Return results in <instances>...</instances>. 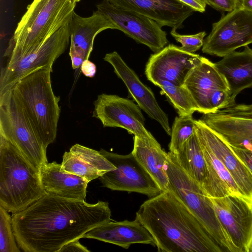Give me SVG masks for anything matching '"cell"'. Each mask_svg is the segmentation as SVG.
Returning a JSON list of instances; mask_svg holds the SVG:
<instances>
[{
  "label": "cell",
  "mask_w": 252,
  "mask_h": 252,
  "mask_svg": "<svg viewBox=\"0 0 252 252\" xmlns=\"http://www.w3.org/2000/svg\"><path fill=\"white\" fill-rule=\"evenodd\" d=\"M230 147L252 173V151L230 146Z\"/></svg>",
  "instance_id": "cell-34"
},
{
  "label": "cell",
  "mask_w": 252,
  "mask_h": 252,
  "mask_svg": "<svg viewBox=\"0 0 252 252\" xmlns=\"http://www.w3.org/2000/svg\"><path fill=\"white\" fill-rule=\"evenodd\" d=\"M200 119L229 146L252 151V103H235Z\"/></svg>",
  "instance_id": "cell-14"
},
{
  "label": "cell",
  "mask_w": 252,
  "mask_h": 252,
  "mask_svg": "<svg viewBox=\"0 0 252 252\" xmlns=\"http://www.w3.org/2000/svg\"><path fill=\"white\" fill-rule=\"evenodd\" d=\"M70 46L82 50L89 60L93 49L94 38L107 29H115L114 23L105 14L96 10L88 17L74 12L70 22Z\"/></svg>",
  "instance_id": "cell-24"
},
{
  "label": "cell",
  "mask_w": 252,
  "mask_h": 252,
  "mask_svg": "<svg viewBox=\"0 0 252 252\" xmlns=\"http://www.w3.org/2000/svg\"><path fill=\"white\" fill-rule=\"evenodd\" d=\"M217 216L239 252L252 248V203L242 196L229 194L211 198Z\"/></svg>",
  "instance_id": "cell-15"
},
{
  "label": "cell",
  "mask_w": 252,
  "mask_h": 252,
  "mask_svg": "<svg viewBox=\"0 0 252 252\" xmlns=\"http://www.w3.org/2000/svg\"><path fill=\"white\" fill-rule=\"evenodd\" d=\"M53 65L37 68L21 78L11 88L45 149L57 137L60 96L52 89Z\"/></svg>",
  "instance_id": "cell-4"
},
{
  "label": "cell",
  "mask_w": 252,
  "mask_h": 252,
  "mask_svg": "<svg viewBox=\"0 0 252 252\" xmlns=\"http://www.w3.org/2000/svg\"><path fill=\"white\" fill-rule=\"evenodd\" d=\"M170 34L178 42L181 44L182 46L180 48L182 50L194 53L203 46L206 33L205 32H201L193 34H181L176 32V29L172 28Z\"/></svg>",
  "instance_id": "cell-31"
},
{
  "label": "cell",
  "mask_w": 252,
  "mask_h": 252,
  "mask_svg": "<svg viewBox=\"0 0 252 252\" xmlns=\"http://www.w3.org/2000/svg\"><path fill=\"white\" fill-rule=\"evenodd\" d=\"M166 173L168 190L199 220L223 252H239L220 223L210 197L202 187L183 169L175 154L170 152L168 153Z\"/></svg>",
  "instance_id": "cell-6"
},
{
  "label": "cell",
  "mask_w": 252,
  "mask_h": 252,
  "mask_svg": "<svg viewBox=\"0 0 252 252\" xmlns=\"http://www.w3.org/2000/svg\"><path fill=\"white\" fill-rule=\"evenodd\" d=\"M81 71L86 77L93 78L94 76L96 67L95 64L89 60H85L81 66Z\"/></svg>",
  "instance_id": "cell-37"
},
{
  "label": "cell",
  "mask_w": 252,
  "mask_h": 252,
  "mask_svg": "<svg viewBox=\"0 0 252 252\" xmlns=\"http://www.w3.org/2000/svg\"><path fill=\"white\" fill-rule=\"evenodd\" d=\"M131 153L158 184L162 191L168 190V180L166 173L168 153L159 143L145 142L136 136L133 137Z\"/></svg>",
  "instance_id": "cell-25"
},
{
  "label": "cell",
  "mask_w": 252,
  "mask_h": 252,
  "mask_svg": "<svg viewBox=\"0 0 252 252\" xmlns=\"http://www.w3.org/2000/svg\"><path fill=\"white\" fill-rule=\"evenodd\" d=\"M45 193L39 171L13 144L0 136V206L16 213Z\"/></svg>",
  "instance_id": "cell-5"
},
{
  "label": "cell",
  "mask_w": 252,
  "mask_h": 252,
  "mask_svg": "<svg viewBox=\"0 0 252 252\" xmlns=\"http://www.w3.org/2000/svg\"><path fill=\"white\" fill-rule=\"evenodd\" d=\"M158 252H223L199 220L169 190L144 202L136 218Z\"/></svg>",
  "instance_id": "cell-2"
},
{
  "label": "cell",
  "mask_w": 252,
  "mask_h": 252,
  "mask_svg": "<svg viewBox=\"0 0 252 252\" xmlns=\"http://www.w3.org/2000/svg\"><path fill=\"white\" fill-rule=\"evenodd\" d=\"M79 239L71 241L64 245L58 252H90L86 247L82 245L79 241Z\"/></svg>",
  "instance_id": "cell-35"
},
{
  "label": "cell",
  "mask_w": 252,
  "mask_h": 252,
  "mask_svg": "<svg viewBox=\"0 0 252 252\" xmlns=\"http://www.w3.org/2000/svg\"><path fill=\"white\" fill-rule=\"evenodd\" d=\"M239 7L247 11L252 12V0H239Z\"/></svg>",
  "instance_id": "cell-38"
},
{
  "label": "cell",
  "mask_w": 252,
  "mask_h": 252,
  "mask_svg": "<svg viewBox=\"0 0 252 252\" xmlns=\"http://www.w3.org/2000/svg\"><path fill=\"white\" fill-rule=\"evenodd\" d=\"M252 43V12L238 7L213 23L205 38L203 53L223 57Z\"/></svg>",
  "instance_id": "cell-10"
},
{
  "label": "cell",
  "mask_w": 252,
  "mask_h": 252,
  "mask_svg": "<svg viewBox=\"0 0 252 252\" xmlns=\"http://www.w3.org/2000/svg\"><path fill=\"white\" fill-rule=\"evenodd\" d=\"M0 136L13 144L37 170L48 162L47 149L12 89L0 94Z\"/></svg>",
  "instance_id": "cell-7"
},
{
  "label": "cell",
  "mask_w": 252,
  "mask_h": 252,
  "mask_svg": "<svg viewBox=\"0 0 252 252\" xmlns=\"http://www.w3.org/2000/svg\"><path fill=\"white\" fill-rule=\"evenodd\" d=\"M93 117L99 120L104 127H120L145 142L159 143L146 128L141 109L132 100L101 94L94 102Z\"/></svg>",
  "instance_id": "cell-12"
},
{
  "label": "cell",
  "mask_w": 252,
  "mask_h": 252,
  "mask_svg": "<svg viewBox=\"0 0 252 252\" xmlns=\"http://www.w3.org/2000/svg\"><path fill=\"white\" fill-rule=\"evenodd\" d=\"M81 0H33L18 22L5 56L15 60L35 49L69 23Z\"/></svg>",
  "instance_id": "cell-3"
},
{
  "label": "cell",
  "mask_w": 252,
  "mask_h": 252,
  "mask_svg": "<svg viewBox=\"0 0 252 252\" xmlns=\"http://www.w3.org/2000/svg\"><path fill=\"white\" fill-rule=\"evenodd\" d=\"M99 152L116 167L99 178L103 187L112 190L139 193L150 198L162 192L131 152L121 155L102 149Z\"/></svg>",
  "instance_id": "cell-11"
},
{
  "label": "cell",
  "mask_w": 252,
  "mask_h": 252,
  "mask_svg": "<svg viewBox=\"0 0 252 252\" xmlns=\"http://www.w3.org/2000/svg\"><path fill=\"white\" fill-rule=\"evenodd\" d=\"M195 131L200 142L208 148L222 163L243 195L252 203V173L230 146L201 120H195Z\"/></svg>",
  "instance_id": "cell-18"
},
{
  "label": "cell",
  "mask_w": 252,
  "mask_h": 252,
  "mask_svg": "<svg viewBox=\"0 0 252 252\" xmlns=\"http://www.w3.org/2000/svg\"><path fill=\"white\" fill-rule=\"evenodd\" d=\"M103 60L112 66L114 72L124 83L129 94L141 109L157 121L170 136L171 128L167 115L159 106L152 90L141 82L117 52L106 54Z\"/></svg>",
  "instance_id": "cell-17"
},
{
  "label": "cell",
  "mask_w": 252,
  "mask_h": 252,
  "mask_svg": "<svg viewBox=\"0 0 252 252\" xmlns=\"http://www.w3.org/2000/svg\"><path fill=\"white\" fill-rule=\"evenodd\" d=\"M108 202L90 204L45 193L25 209L13 214L18 247L25 252H58L66 244L83 238L111 220Z\"/></svg>",
  "instance_id": "cell-1"
},
{
  "label": "cell",
  "mask_w": 252,
  "mask_h": 252,
  "mask_svg": "<svg viewBox=\"0 0 252 252\" xmlns=\"http://www.w3.org/2000/svg\"><path fill=\"white\" fill-rule=\"evenodd\" d=\"M69 56L73 69L79 68L83 61L86 59L85 52L79 48L70 46Z\"/></svg>",
  "instance_id": "cell-33"
},
{
  "label": "cell",
  "mask_w": 252,
  "mask_h": 252,
  "mask_svg": "<svg viewBox=\"0 0 252 252\" xmlns=\"http://www.w3.org/2000/svg\"><path fill=\"white\" fill-rule=\"evenodd\" d=\"M116 167L99 151L78 144L73 145L63 156L61 169L90 182Z\"/></svg>",
  "instance_id": "cell-21"
},
{
  "label": "cell",
  "mask_w": 252,
  "mask_h": 252,
  "mask_svg": "<svg viewBox=\"0 0 252 252\" xmlns=\"http://www.w3.org/2000/svg\"><path fill=\"white\" fill-rule=\"evenodd\" d=\"M191 8L195 11L203 13L205 11L206 3L205 0H177Z\"/></svg>",
  "instance_id": "cell-36"
},
{
  "label": "cell",
  "mask_w": 252,
  "mask_h": 252,
  "mask_svg": "<svg viewBox=\"0 0 252 252\" xmlns=\"http://www.w3.org/2000/svg\"><path fill=\"white\" fill-rule=\"evenodd\" d=\"M174 154L183 169L203 188L207 178L208 169L195 128L192 135Z\"/></svg>",
  "instance_id": "cell-27"
},
{
  "label": "cell",
  "mask_w": 252,
  "mask_h": 252,
  "mask_svg": "<svg viewBox=\"0 0 252 252\" xmlns=\"http://www.w3.org/2000/svg\"><path fill=\"white\" fill-rule=\"evenodd\" d=\"M97 10L105 14L119 30L138 43L148 47L154 53L168 43L166 32L156 21L133 11L114 6L103 1L96 4Z\"/></svg>",
  "instance_id": "cell-13"
},
{
  "label": "cell",
  "mask_w": 252,
  "mask_h": 252,
  "mask_svg": "<svg viewBox=\"0 0 252 252\" xmlns=\"http://www.w3.org/2000/svg\"><path fill=\"white\" fill-rule=\"evenodd\" d=\"M200 144L208 169L207 178L203 189L209 196L218 198L232 194L245 197L222 163L208 148L201 143Z\"/></svg>",
  "instance_id": "cell-26"
},
{
  "label": "cell",
  "mask_w": 252,
  "mask_h": 252,
  "mask_svg": "<svg viewBox=\"0 0 252 252\" xmlns=\"http://www.w3.org/2000/svg\"><path fill=\"white\" fill-rule=\"evenodd\" d=\"M61 163L47 162L40 168V177L46 193L62 198L85 200L88 183L86 179L61 169Z\"/></svg>",
  "instance_id": "cell-22"
},
{
  "label": "cell",
  "mask_w": 252,
  "mask_h": 252,
  "mask_svg": "<svg viewBox=\"0 0 252 252\" xmlns=\"http://www.w3.org/2000/svg\"><path fill=\"white\" fill-rule=\"evenodd\" d=\"M159 87L178 111L179 116L192 115L197 111L196 104L188 90L183 85L162 81L156 85Z\"/></svg>",
  "instance_id": "cell-28"
},
{
  "label": "cell",
  "mask_w": 252,
  "mask_h": 252,
  "mask_svg": "<svg viewBox=\"0 0 252 252\" xmlns=\"http://www.w3.org/2000/svg\"><path fill=\"white\" fill-rule=\"evenodd\" d=\"M121 8L148 17L162 27H183L185 20L195 11L177 0H102Z\"/></svg>",
  "instance_id": "cell-19"
},
{
  "label": "cell",
  "mask_w": 252,
  "mask_h": 252,
  "mask_svg": "<svg viewBox=\"0 0 252 252\" xmlns=\"http://www.w3.org/2000/svg\"><path fill=\"white\" fill-rule=\"evenodd\" d=\"M70 22L32 51L7 62L0 71V94L11 89L21 78L31 71L44 66L53 65L68 45Z\"/></svg>",
  "instance_id": "cell-9"
},
{
  "label": "cell",
  "mask_w": 252,
  "mask_h": 252,
  "mask_svg": "<svg viewBox=\"0 0 252 252\" xmlns=\"http://www.w3.org/2000/svg\"><path fill=\"white\" fill-rule=\"evenodd\" d=\"M0 206V252H20L14 234L12 217Z\"/></svg>",
  "instance_id": "cell-30"
},
{
  "label": "cell",
  "mask_w": 252,
  "mask_h": 252,
  "mask_svg": "<svg viewBox=\"0 0 252 252\" xmlns=\"http://www.w3.org/2000/svg\"><path fill=\"white\" fill-rule=\"evenodd\" d=\"M202 57L170 44L150 56L145 73L147 79L156 86L162 81L182 86L189 73L200 63Z\"/></svg>",
  "instance_id": "cell-16"
},
{
  "label": "cell",
  "mask_w": 252,
  "mask_h": 252,
  "mask_svg": "<svg viewBox=\"0 0 252 252\" xmlns=\"http://www.w3.org/2000/svg\"><path fill=\"white\" fill-rule=\"evenodd\" d=\"M214 63L228 84L233 105L240 92L252 87V49L246 46L242 51H234Z\"/></svg>",
  "instance_id": "cell-23"
},
{
  "label": "cell",
  "mask_w": 252,
  "mask_h": 252,
  "mask_svg": "<svg viewBox=\"0 0 252 252\" xmlns=\"http://www.w3.org/2000/svg\"><path fill=\"white\" fill-rule=\"evenodd\" d=\"M207 4L216 10L230 12L239 7V0H205Z\"/></svg>",
  "instance_id": "cell-32"
},
{
  "label": "cell",
  "mask_w": 252,
  "mask_h": 252,
  "mask_svg": "<svg viewBox=\"0 0 252 252\" xmlns=\"http://www.w3.org/2000/svg\"><path fill=\"white\" fill-rule=\"evenodd\" d=\"M195 120L192 115L176 117L171 127L169 152L176 154L195 131Z\"/></svg>",
  "instance_id": "cell-29"
},
{
  "label": "cell",
  "mask_w": 252,
  "mask_h": 252,
  "mask_svg": "<svg viewBox=\"0 0 252 252\" xmlns=\"http://www.w3.org/2000/svg\"><path fill=\"white\" fill-rule=\"evenodd\" d=\"M190 93L199 113L206 114L231 105L230 90L215 63L202 57L183 85Z\"/></svg>",
  "instance_id": "cell-8"
},
{
  "label": "cell",
  "mask_w": 252,
  "mask_h": 252,
  "mask_svg": "<svg viewBox=\"0 0 252 252\" xmlns=\"http://www.w3.org/2000/svg\"><path fill=\"white\" fill-rule=\"evenodd\" d=\"M83 238L94 239L128 249L135 244L156 247L152 234L137 220L121 221H110L87 232Z\"/></svg>",
  "instance_id": "cell-20"
}]
</instances>
